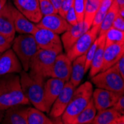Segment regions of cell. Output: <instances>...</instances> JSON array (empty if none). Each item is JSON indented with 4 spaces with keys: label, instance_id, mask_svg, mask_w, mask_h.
Masks as SVG:
<instances>
[{
    "label": "cell",
    "instance_id": "cell-1",
    "mask_svg": "<svg viewBox=\"0 0 124 124\" xmlns=\"http://www.w3.org/2000/svg\"><path fill=\"white\" fill-rule=\"evenodd\" d=\"M29 103L22 90L19 75L12 73L0 76V108L5 111L17 104Z\"/></svg>",
    "mask_w": 124,
    "mask_h": 124
},
{
    "label": "cell",
    "instance_id": "cell-2",
    "mask_svg": "<svg viewBox=\"0 0 124 124\" xmlns=\"http://www.w3.org/2000/svg\"><path fill=\"white\" fill-rule=\"evenodd\" d=\"M92 93L93 86L88 81L75 88L69 103L61 116L62 123L72 124L77 115L88 104Z\"/></svg>",
    "mask_w": 124,
    "mask_h": 124
},
{
    "label": "cell",
    "instance_id": "cell-3",
    "mask_svg": "<svg viewBox=\"0 0 124 124\" xmlns=\"http://www.w3.org/2000/svg\"><path fill=\"white\" fill-rule=\"evenodd\" d=\"M20 84L25 96L35 108L46 111L43 102L44 80L46 78L33 75L22 70L20 72Z\"/></svg>",
    "mask_w": 124,
    "mask_h": 124
},
{
    "label": "cell",
    "instance_id": "cell-4",
    "mask_svg": "<svg viewBox=\"0 0 124 124\" xmlns=\"http://www.w3.org/2000/svg\"><path fill=\"white\" fill-rule=\"evenodd\" d=\"M11 46L21 62L22 69L28 71L31 60L39 49L34 37L32 34L22 33L14 37Z\"/></svg>",
    "mask_w": 124,
    "mask_h": 124
},
{
    "label": "cell",
    "instance_id": "cell-5",
    "mask_svg": "<svg viewBox=\"0 0 124 124\" xmlns=\"http://www.w3.org/2000/svg\"><path fill=\"white\" fill-rule=\"evenodd\" d=\"M91 81L99 88L124 94V79L122 78L115 65L97 73L92 77Z\"/></svg>",
    "mask_w": 124,
    "mask_h": 124
},
{
    "label": "cell",
    "instance_id": "cell-6",
    "mask_svg": "<svg viewBox=\"0 0 124 124\" xmlns=\"http://www.w3.org/2000/svg\"><path fill=\"white\" fill-rule=\"evenodd\" d=\"M57 54L53 51L39 48L31 60L29 73L44 78L50 77L52 66Z\"/></svg>",
    "mask_w": 124,
    "mask_h": 124
},
{
    "label": "cell",
    "instance_id": "cell-7",
    "mask_svg": "<svg viewBox=\"0 0 124 124\" xmlns=\"http://www.w3.org/2000/svg\"><path fill=\"white\" fill-rule=\"evenodd\" d=\"M39 48L55 51L58 54L62 51V44L57 33L48 29L39 28L33 34Z\"/></svg>",
    "mask_w": 124,
    "mask_h": 124
},
{
    "label": "cell",
    "instance_id": "cell-8",
    "mask_svg": "<svg viewBox=\"0 0 124 124\" xmlns=\"http://www.w3.org/2000/svg\"><path fill=\"white\" fill-rule=\"evenodd\" d=\"M99 28L92 26L79 38L71 48L66 52L67 57L71 61L87 52L90 46L98 37Z\"/></svg>",
    "mask_w": 124,
    "mask_h": 124
},
{
    "label": "cell",
    "instance_id": "cell-9",
    "mask_svg": "<svg viewBox=\"0 0 124 124\" xmlns=\"http://www.w3.org/2000/svg\"><path fill=\"white\" fill-rule=\"evenodd\" d=\"M75 88L76 87H74L69 81L65 83L60 93L55 100L50 109L49 115L51 117L58 118L62 116L66 106L69 103Z\"/></svg>",
    "mask_w": 124,
    "mask_h": 124
},
{
    "label": "cell",
    "instance_id": "cell-10",
    "mask_svg": "<svg viewBox=\"0 0 124 124\" xmlns=\"http://www.w3.org/2000/svg\"><path fill=\"white\" fill-rule=\"evenodd\" d=\"M65 83L61 79L51 77L44 83L43 102L45 109L48 113L50 111L55 100L60 93Z\"/></svg>",
    "mask_w": 124,
    "mask_h": 124
},
{
    "label": "cell",
    "instance_id": "cell-11",
    "mask_svg": "<svg viewBox=\"0 0 124 124\" xmlns=\"http://www.w3.org/2000/svg\"><path fill=\"white\" fill-rule=\"evenodd\" d=\"M36 25L39 28L48 29L57 34L63 33L71 27V25L58 14L43 16Z\"/></svg>",
    "mask_w": 124,
    "mask_h": 124
},
{
    "label": "cell",
    "instance_id": "cell-12",
    "mask_svg": "<svg viewBox=\"0 0 124 124\" xmlns=\"http://www.w3.org/2000/svg\"><path fill=\"white\" fill-rule=\"evenodd\" d=\"M72 69V61L65 54H57L53 64L50 73V77L61 79L65 82L69 81Z\"/></svg>",
    "mask_w": 124,
    "mask_h": 124
},
{
    "label": "cell",
    "instance_id": "cell-13",
    "mask_svg": "<svg viewBox=\"0 0 124 124\" xmlns=\"http://www.w3.org/2000/svg\"><path fill=\"white\" fill-rule=\"evenodd\" d=\"M123 94L103 88H96L92 93V100L97 111L112 107Z\"/></svg>",
    "mask_w": 124,
    "mask_h": 124
},
{
    "label": "cell",
    "instance_id": "cell-14",
    "mask_svg": "<svg viewBox=\"0 0 124 124\" xmlns=\"http://www.w3.org/2000/svg\"><path fill=\"white\" fill-rule=\"evenodd\" d=\"M22 71V64L13 49H8L0 55V76L17 74Z\"/></svg>",
    "mask_w": 124,
    "mask_h": 124
},
{
    "label": "cell",
    "instance_id": "cell-15",
    "mask_svg": "<svg viewBox=\"0 0 124 124\" xmlns=\"http://www.w3.org/2000/svg\"><path fill=\"white\" fill-rule=\"evenodd\" d=\"M15 8L33 23H37L42 16L39 0H14Z\"/></svg>",
    "mask_w": 124,
    "mask_h": 124
},
{
    "label": "cell",
    "instance_id": "cell-16",
    "mask_svg": "<svg viewBox=\"0 0 124 124\" xmlns=\"http://www.w3.org/2000/svg\"><path fill=\"white\" fill-rule=\"evenodd\" d=\"M11 7L12 4L10 2H7L5 5L0 10V33L13 42L16 31Z\"/></svg>",
    "mask_w": 124,
    "mask_h": 124
},
{
    "label": "cell",
    "instance_id": "cell-17",
    "mask_svg": "<svg viewBox=\"0 0 124 124\" xmlns=\"http://www.w3.org/2000/svg\"><path fill=\"white\" fill-rule=\"evenodd\" d=\"M24 104H17L5 110L1 123L5 124H27V112L28 107Z\"/></svg>",
    "mask_w": 124,
    "mask_h": 124
},
{
    "label": "cell",
    "instance_id": "cell-18",
    "mask_svg": "<svg viewBox=\"0 0 124 124\" xmlns=\"http://www.w3.org/2000/svg\"><path fill=\"white\" fill-rule=\"evenodd\" d=\"M124 55V43H114L105 46L103 51V61L102 69L105 71L114 65Z\"/></svg>",
    "mask_w": 124,
    "mask_h": 124
},
{
    "label": "cell",
    "instance_id": "cell-19",
    "mask_svg": "<svg viewBox=\"0 0 124 124\" xmlns=\"http://www.w3.org/2000/svg\"><path fill=\"white\" fill-rule=\"evenodd\" d=\"M89 28L85 22L83 21L81 22H78L76 25L71 26L70 29L62 33L60 39L65 51L66 52L69 51L75 42Z\"/></svg>",
    "mask_w": 124,
    "mask_h": 124
},
{
    "label": "cell",
    "instance_id": "cell-20",
    "mask_svg": "<svg viewBox=\"0 0 124 124\" xmlns=\"http://www.w3.org/2000/svg\"><path fill=\"white\" fill-rule=\"evenodd\" d=\"M11 11H12L14 24L16 32H18L21 34H22V33H28V34L33 35L38 29V27L33 22H31L13 5L11 7Z\"/></svg>",
    "mask_w": 124,
    "mask_h": 124
},
{
    "label": "cell",
    "instance_id": "cell-21",
    "mask_svg": "<svg viewBox=\"0 0 124 124\" xmlns=\"http://www.w3.org/2000/svg\"><path fill=\"white\" fill-rule=\"evenodd\" d=\"M96 115L92 123L93 124H118L123 115L113 107L97 111Z\"/></svg>",
    "mask_w": 124,
    "mask_h": 124
},
{
    "label": "cell",
    "instance_id": "cell-22",
    "mask_svg": "<svg viewBox=\"0 0 124 124\" xmlns=\"http://www.w3.org/2000/svg\"><path fill=\"white\" fill-rule=\"evenodd\" d=\"M99 37V44L94 53L93 57L91 66H90V73L89 77H92L93 76L96 75L97 73L100 72L103 66V51L105 48V39L106 35L103 34L98 36Z\"/></svg>",
    "mask_w": 124,
    "mask_h": 124
},
{
    "label": "cell",
    "instance_id": "cell-23",
    "mask_svg": "<svg viewBox=\"0 0 124 124\" xmlns=\"http://www.w3.org/2000/svg\"><path fill=\"white\" fill-rule=\"evenodd\" d=\"M85 54L79 56L72 61V69L69 82L74 86L77 87L80 84L85 73Z\"/></svg>",
    "mask_w": 124,
    "mask_h": 124
},
{
    "label": "cell",
    "instance_id": "cell-24",
    "mask_svg": "<svg viewBox=\"0 0 124 124\" xmlns=\"http://www.w3.org/2000/svg\"><path fill=\"white\" fill-rule=\"evenodd\" d=\"M97 113V109L94 106L92 98L88 104L75 117L72 124H88L92 123Z\"/></svg>",
    "mask_w": 124,
    "mask_h": 124
},
{
    "label": "cell",
    "instance_id": "cell-25",
    "mask_svg": "<svg viewBox=\"0 0 124 124\" xmlns=\"http://www.w3.org/2000/svg\"><path fill=\"white\" fill-rule=\"evenodd\" d=\"M118 9L119 8L117 5L113 0V2H112L108 10L107 11L106 16H104L102 22H101V24L100 25L98 36L105 34L106 32L111 27L115 19L118 14Z\"/></svg>",
    "mask_w": 124,
    "mask_h": 124
},
{
    "label": "cell",
    "instance_id": "cell-26",
    "mask_svg": "<svg viewBox=\"0 0 124 124\" xmlns=\"http://www.w3.org/2000/svg\"><path fill=\"white\" fill-rule=\"evenodd\" d=\"M54 123L49 117H48L37 108L28 107L27 112V124H53Z\"/></svg>",
    "mask_w": 124,
    "mask_h": 124
},
{
    "label": "cell",
    "instance_id": "cell-27",
    "mask_svg": "<svg viewBox=\"0 0 124 124\" xmlns=\"http://www.w3.org/2000/svg\"><path fill=\"white\" fill-rule=\"evenodd\" d=\"M100 2L101 0H85L83 21L88 28H90L92 25L94 18L100 7Z\"/></svg>",
    "mask_w": 124,
    "mask_h": 124
},
{
    "label": "cell",
    "instance_id": "cell-28",
    "mask_svg": "<svg viewBox=\"0 0 124 124\" xmlns=\"http://www.w3.org/2000/svg\"><path fill=\"white\" fill-rule=\"evenodd\" d=\"M105 46L114 43H124V31L111 27L105 33Z\"/></svg>",
    "mask_w": 124,
    "mask_h": 124
},
{
    "label": "cell",
    "instance_id": "cell-29",
    "mask_svg": "<svg viewBox=\"0 0 124 124\" xmlns=\"http://www.w3.org/2000/svg\"><path fill=\"white\" fill-rule=\"evenodd\" d=\"M112 2H113V0H101L100 7L95 14L92 26H95L98 28L100 27V25L101 24L104 16H106Z\"/></svg>",
    "mask_w": 124,
    "mask_h": 124
},
{
    "label": "cell",
    "instance_id": "cell-30",
    "mask_svg": "<svg viewBox=\"0 0 124 124\" xmlns=\"http://www.w3.org/2000/svg\"><path fill=\"white\" fill-rule=\"evenodd\" d=\"M98 44H99V37H97V38L94 40V42L92 43V45L90 46V48L85 53V73H86L88 71V69H90V66H91V63H92L93 57L94 55V53L96 51V49L98 46Z\"/></svg>",
    "mask_w": 124,
    "mask_h": 124
},
{
    "label": "cell",
    "instance_id": "cell-31",
    "mask_svg": "<svg viewBox=\"0 0 124 124\" xmlns=\"http://www.w3.org/2000/svg\"><path fill=\"white\" fill-rule=\"evenodd\" d=\"M85 0H74L73 8L77 17V22H81L84 19Z\"/></svg>",
    "mask_w": 124,
    "mask_h": 124
},
{
    "label": "cell",
    "instance_id": "cell-32",
    "mask_svg": "<svg viewBox=\"0 0 124 124\" xmlns=\"http://www.w3.org/2000/svg\"><path fill=\"white\" fill-rule=\"evenodd\" d=\"M39 9L42 16H46L53 14H57V10L55 9L50 0H39Z\"/></svg>",
    "mask_w": 124,
    "mask_h": 124
},
{
    "label": "cell",
    "instance_id": "cell-33",
    "mask_svg": "<svg viewBox=\"0 0 124 124\" xmlns=\"http://www.w3.org/2000/svg\"><path fill=\"white\" fill-rule=\"evenodd\" d=\"M73 4H74V0H62L60 7L58 9L57 14L65 19L67 12L71 8L73 7Z\"/></svg>",
    "mask_w": 124,
    "mask_h": 124
},
{
    "label": "cell",
    "instance_id": "cell-34",
    "mask_svg": "<svg viewBox=\"0 0 124 124\" xmlns=\"http://www.w3.org/2000/svg\"><path fill=\"white\" fill-rule=\"evenodd\" d=\"M11 46H12V41H10L7 37L0 33V54H2L4 51L9 49Z\"/></svg>",
    "mask_w": 124,
    "mask_h": 124
},
{
    "label": "cell",
    "instance_id": "cell-35",
    "mask_svg": "<svg viewBox=\"0 0 124 124\" xmlns=\"http://www.w3.org/2000/svg\"><path fill=\"white\" fill-rule=\"evenodd\" d=\"M65 19L67 21L68 23H69V24L70 25H71V26L76 25L78 23L73 7L71 8L69 10V11L67 12V14H66V15H65Z\"/></svg>",
    "mask_w": 124,
    "mask_h": 124
},
{
    "label": "cell",
    "instance_id": "cell-36",
    "mask_svg": "<svg viewBox=\"0 0 124 124\" xmlns=\"http://www.w3.org/2000/svg\"><path fill=\"white\" fill-rule=\"evenodd\" d=\"M111 27H113L117 30L124 31V17L117 14L113 22V23H112Z\"/></svg>",
    "mask_w": 124,
    "mask_h": 124
},
{
    "label": "cell",
    "instance_id": "cell-37",
    "mask_svg": "<svg viewBox=\"0 0 124 124\" xmlns=\"http://www.w3.org/2000/svg\"><path fill=\"white\" fill-rule=\"evenodd\" d=\"M112 107H113L116 111L120 112L121 115H123V113H124V96H123V94L121 95L118 98L117 102L115 103V105Z\"/></svg>",
    "mask_w": 124,
    "mask_h": 124
},
{
    "label": "cell",
    "instance_id": "cell-38",
    "mask_svg": "<svg viewBox=\"0 0 124 124\" xmlns=\"http://www.w3.org/2000/svg\"><path fill=\"white\" fill-rule=\"evenodd\" d=\"M114 65L116 67L117 71L120 73L122 78L124 79V55L122 56L120 60Z\"/></svg>",
    "mask_w": 124,
    "mask_h": 124
},
{
    "label": "cell",
    "instance_id": "cell-39",
    "mask_svg": "<svg viewBox=\"0 0 124 124\" xmlns=\"http://www.w3.org/2000/svg\"><path fill=\"white\" fill-rule=\"evenodd\" d=\"M50 1L52 3V5H54V7L55 8V9L58 11V9L60 7V5H61V2L62 0H50Z\"/></svg>",
    "mask_w": 124,
    "mask_h": 124
},
{
    "label": "cell",
    "instance_id": "cell-40",
    "mask_svg": "<svg viewBox=\"0 0 124 124\" xmlns=\"http://www.w3.org/2000/svg\"><path fill=\"white\" fill-rule=\"evenodd\" d=\"M119 8H124V0H114Z\"/></svg>",
    "mask_w": 124,
    "mask_h": 124
},
{
    "label": "cell",
    "instance_id": "cell-41",
    "mask_svg": "<svg viewBox=\"0 0 124 124\" xmlns=\"http://www.w3.org/2000/svg\"><path fill=\"white\" fill-rule=\"evenodd\" d=\"M7 2H8L7 0H0V10H1L2 8L5 5Z\"/></svg>",
    "mask_w": 124,
    "mask_h": 124
},
{
    "label": "cell",
    "instance_id": "cell-42",
    "mask_svg": "<svg viewBox=\"0 0 124 124\" xmlns=\"http://www.w3.org/2000/svg\"><path fill=\"white\" fill-rule=\"evenodd\" d=\"M4 114H5V111L0 108V123H2V120L3 117H4Z\"/></svg>",
    "mask_w": 124,
    "mask_h": 124
},
{
    "label": "cell",
    "instance_id": "cell-43",
    "mask_svg": "<svg viewBox=\"0 0 124 124\" xmlns=\"http://www.w3.org/2000/svg\"><path fill=\"white\" fill-rule=\"evenodd\" d=\"M0 55H1V54H0Z\"/></svg>",
    "mask_w": 124,
    "mask_h": 124
}]
</instances>
